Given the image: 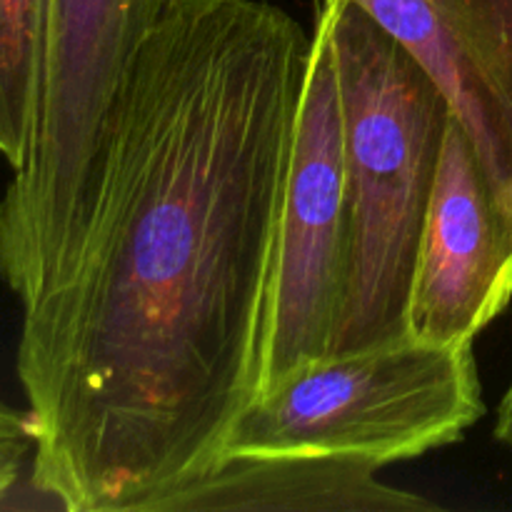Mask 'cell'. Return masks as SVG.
<instances>
[{"label":"cell","instance_id":"obj_4","mask_svg":"<svg viewBox=\"0 0 512 512\" xmlns=\"http://www.w3.org/2000/svg\"><path fill=\"white\" fill-rule=\"evenodd\" d=\"M348 255L343 113L328 20L318 13L280 220L260 393L330 355L348 278Z\"/></svg>","mask_w":512,"mask_h":512},{"label":"cell","instance_id":"obj_11","mask_svg":"<svg viewBox=\"0 0 512 512\" xmlns=\"http://www.w3.org/2000/svg\"><path fill=\"white\" fill-rule=\"evenodd\" d=\"M495 440L512 453V380L505 390L503 400L498 405V418H495Z\"/></svg>","mask_w":512,"mask_h":512},{"label":"cell","instance_id":"obj_3","mask_svg":"<svg viewBox=\"0 0 512 512\" xmlns=\"http://www.w3.org/2000/svg\"><path fill=\"white\" fill-rule=\"evenodd\" d=\"M483 415L473 343L410 335L315 360L260 393L235 420L223 460L328 455L383 468L458 443Z\"/></svg>","mask_w":512,"mask_h":512},{"label":"cell","instance_id":"obj_6","mask_svg":"<svg viewBox=\"0 0 512 512\" xmlns=\"http://www.w3.org/2000/svg\"><path fill=\"white\" fill-rule=\"evenodd\" d=\"M510 300L512 213L453 115L420 243L408 330L425 343H473Z\"/></svg>","mask_w":512,"mask_h":512},{"label":"cell","instance_id":"obj_10","mask_svg":"<svg viewBox=\"0 0 512 512\" xmlns=\"http://www.w3.org/2000/svg\"><path fill=\"white\" fill-rule=\"evenodd\" d=\"M35 455V428L28 410H18L0 400V505L30 475Z\"/></svg>","mask_w":512,"mask_h":512},{"label":"cell","instance_id":"obj_9","mask_svg":"<svg viewBox=\"0 0 512 512\" xmlns=\"http://www.w3.org/2000/svg\"><path fill=\"white\" fill-rule=\"evenodd\" d=\"M48 0H0V158L20 170L33 145Z\"/></svg>","mask_w":512,"mask_h":512},{"label":"cell","instance_id":"obj_5","mask_svg":"<svg viewBox=\"0 0 512 512\" xmlns=\"http://www.w3.org/2000/svg\"><path fill=\"white\" fill-rule=\"evenodd\" d=\"M175 0H48L40 103L28 160L5 203L38 228L78 215L128 65Z\"/></svg>","mask_w":512,"mask_h":512},{"label":"cell","instance_id":"obj_1","mask_svg":"<svg viewBox=\"0 0 512 512\" xmlns=\"http://www.w3.org/2000/svg\"><path fill=\"white\" fill-rule=\"evenodd\" d=\"M313 35L268 0H175L110 105L68 260L20 318L30 485L155 512L258 398Z\"/></svg>","mask_w":512,"mask_h":512},{"label":"cell","instance_id":"obj_7","mask_svg":"<svg viewBox=\"0 0 512 512\" xmlns=\"http://www.w3.org/2000/svg\"><path fill=\"white\" fill-rule=\"evenodd\" d=\"M448 95L512 213V0H355Z\"/></svg>","mask_w":512,"mask_h":512},{"label":"cell","instance_id":"obj_2","mask_svg":"<svg viewBox=\"0 0 512 512\" xmlns=\"http://www.w3.org/2000/svg\"><path fill=\"white\" fill-rule=\"evenodd\" d=\"M320 15L338 75L350 223L330 355H348L410 338V293L453 108L355 0H323Z\"/></svg>","mask_w":512,"mask_h":512},{"label":"cell","instance_id":"obj_8","mask_svg":"<svg viewBox=\"0 0 512 512\" xmlns=\"http://www.w3.org/2000/svg\"><path fill=\"white\" fill-rule=\"evenodd\" d=\"M380 468L328 455L228 458L155 512H423L430 500L378 480Z\"/></svg>","mask_w":512,"mask_h":512}]
</instances>
